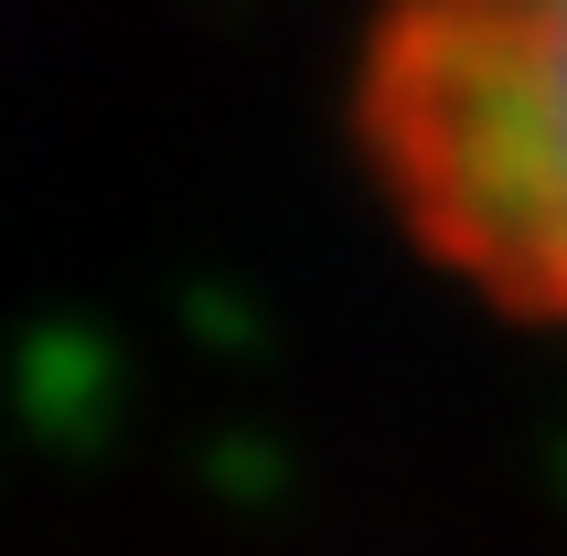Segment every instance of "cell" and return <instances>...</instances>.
<instances>
[{
    "instance_id": "6da1fadb",
    "label": "cell",
    "mask_w": 567,
    "mask_h": 556,
    "mask_svg": "<svg viewBox=\"0 0 567 556\" xmlns=\"http://www.w3.org/2000/svg\"><path fill=\"white\" fill-rule=\"evenodd\" d=\"M353 128L429 268L567 332V0H385Z\"/></svg>"
}]
</instances>
